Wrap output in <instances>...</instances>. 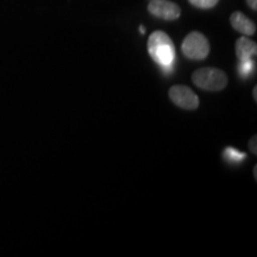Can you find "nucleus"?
Listing matches in <instances>:
<instances>
[{
    "label": "nucleus",
    "instance_id": "obj_6",
    "mask_svg": "<svg viewBox=\"0 0 257 257\" xmlns=\"http://www.w3.org/2000/svg\"><path fill=\"white\" fill-rule=\"evenodd\" d=\"M230 22L234 30L245 35V36H251L256 32V25L253 24L251 19H249L242 12H233L230 17Z\"/></svg>",
    "mask_w": 257,
    "mask_h": 257
},
{
    "label": "nucleus",
    "instance_id": "obj_1",
    "mask_svg": "<svg viewBox=\"0 0 257 257\" xmlns=\"http://www.w3.org/2000/svg\"><path fill=\"white\" fill-rule=\"evenodd\" d=\"M148 51L152 59L162 68L163 73L169 74L174 69L175 47L166 32L154 31L148 41Z\"/></svg>",
    "mask_w": 257,
    "mask_h": 257
},
{
    "label": "nucleus",
    "instance_id": "obj_4",
    "mask_svg": "<svg viewBox=\"0 0 257 257\" xmlns=\"http://www.w3.org/2000/svg\"><path fill=\"white\" fill-rule=\"evenodd\" d=\"M169 96L176 106L184 110H195L199 106L198 95L186 86H173L169 89Z\"/></svg>",
    "mask_w": 257,
    "mask_h": 257
},
{
    "label": "nucleus",
    "instance_id": "obj_3",
    "mask_svg": "<svg viewBox=\"0 0 257 257\" xmlns=\"http://www.w3.org/2000/svg\"><path fill=\"white\" fill-rule=\"evenodd\" d=\"M182 53L191 60H204L210 53L207 38L198 31H193L182 42Z\"/></svg>",
    "mask_w": 257,
    "mask_h": 257
},
{
    "label": "nucleus",
    "instance_id": "obj_5",
    "mask_svg": "<svg viewBox=\"0 0 257 257\" xmlns=\"http://www.w3.org/2000/svg\"><path fill=\"white\" fill-rule=\"evenodd\" d=\"M148 10L155 17L165 21H175L181 15V9L179 5L168 0H154L148 6Z\"/></svg>",
    "mask_w": 257,
    "mask_h": 257
},
{
    "label": "nucleus",
    "instance_id": "obj_14",
    "mask_svg": "<svg viewBox=\"0 0 257 257\" xmlns=\"http://www.w3.org/2000/svg\"><path fill=\"white\" fill-rule=\"evenodd\" d=\"M140 30H141V32H142V34H144V32H146V30H144V28H143V27H141V28H140Z\"/></svg>",
    "mask_w": 257,
    "mask_h": 257
},
{
    "label": "nucleus",
    "instance_id": "obj_9",
    "mask_svg": "<svg viewBox=\"0 0 257 257\" xmlns=\"http://www.w3.org/2000/svg\"><path fill=\"white\" fill-rule=\"evenodd\" d=\"M223 156L225 160L230 161V162H232V163L242 162V161L246 157L245 154L240 153L237 149H234V148H231V147L226 148V149L224 150Z\"/></svg>",
    "mask_w": 257,
    "mask_h": 257
},
{
    "label": "nucleus",
    "instance_id": "obj_10",
    "mask_svg": "<svg viewBox=\"0 0 257 257\" xmlns=\"http://www.w3.org/2000/svg\"><path fill=\"white\" fill-rule=\"evenodd\" d=\"M219 0H189V3L193 6H197V8L200 9H211L213 6H216Z\"/></svg>",
    "mask_w": 257,
    "mask_h": 257
},
{
    "label": "nucleus",
    "instance_id": "obj_13",
    "mask_svg": "<svg viewBox=\"0 0 257 257\" xmlns=\"http://www.w3.org/2000/svg\"><path fill=\"white\" fill-rule=\"evenodd\" d=\"M257 87L253 88V98H255V100H257Z\"/></svg>",
    "mask_w": 257,
    "mask_h": 257
},
{
    "label": "nucleus",
    "instance_id": "obj_11",
    "mask_svg": "<svg viewBox=\"0 0 257 257\" xmlns=\"http://www.w3.org/2000/svg\"><path fill=\"white\" fill-rule=\"evenodd\" d=\"M249 147H250V150H251V152H252L253 154L257 153V149H256V136H253L252 140L250 141Z\"/></svg>",
    "mask_w": 257,
    "mask_h": 257
},
{
    "label": "nucleus",
    "instance_id": "obj_12",
    "mask_svg": "<svg viewBox=\"0 0 257 257\" xmlns=\"http://www.w3.org/2000/svg\"><path fill=\"white\" fill-rule=\"evenodd\" d=\"M246 3H248L250 9H252L253 11H256V10H257V0H246Z\"/></svg>",
    "mask_w": 257,
    "mask_h": 257
},
{
    "label": "nucleus",
    "instance_id": "obj_8",
    "mask_svg": "<svg viewBox=\"0 0 257 257\" xmlns=\"http://www.w3.org/2000/svg\"><path fill=\"white\" fill-rule=\"evenodd\" d=\"M255 61L252 59L240 60L238 64V73L242 78H248L251 74L255 72Z\"/></svg>",
    "mask_w": 257,
    "mask_h": 257
},
{
    "label": "nucleus",
    "instance_id": "obj_7",
    "mask_svg": "<svg viewBox=\"0 0 257 257\" xmlns=\"http://www.w3.org/2000/svg\"><path fill=\"white\" fill-rule=\"evenodd\" d=\"M257 53L256 43L246 37H240L236 42V55L238 60L252 59Z\"/></svg>",
    "mask_w": 257,
    "mask_h": 257
},
{
    "label": "nucleus",
    "instance_id": "obj_2",
    "mask_svg": "<svg viewBox=\"0 0 257 257\" xmlns=\"http://www.w3.org/2000/svg\"><path fill=\"white\" fill-rule=\"evenodd\" d=\"M192 80L199 88L205 91H220L227 85V76L217 68H200L195 70Z\"/></svg>",
    "mask_w": 257,
    "mask_h": 257
}]
</instances>
